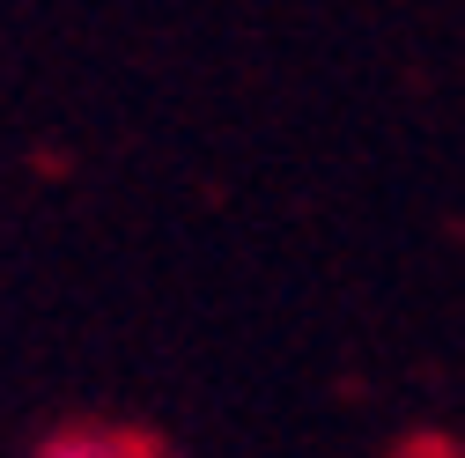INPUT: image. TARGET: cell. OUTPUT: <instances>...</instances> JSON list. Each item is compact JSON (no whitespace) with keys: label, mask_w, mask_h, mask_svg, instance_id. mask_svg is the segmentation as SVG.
I'll use <instances>...</instances> for the list:
<instances>
[{"label":"cell","mask_w":465,"mask_h":458,"mask_svg":"<svg viewBox=\"0 0 465 458\" xmlns=\"http://www.w3.org/2000/svg\"><path fill=\"white\" fill-rule=\"evenodd\" d=\"M45 458H148V451L126 443V436H60Z\"/></svg>","instance_id":"obj_1"}]
</instances>
